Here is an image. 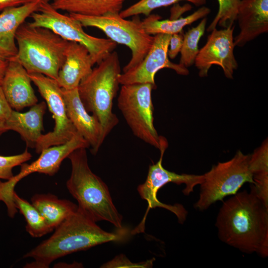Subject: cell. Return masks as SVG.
I'll return each instance as SVG.
<instances>
[{"label": "cell", "instance_id": "22", "mask_svg": "<svg viewBox=\"0 0 268 268\" xmlns=\"http://www.w3.org/2000/svg\"><path fill=\"white\" fill-rule=\"evenodd\" d=\"M125 0H53L55 9L89 16L120 13Z\"/></svg>", "mask_w": 268, "mask_h": 268}, {"label": "cell", "instance_id": "25", "mask_svg": "<svg viewBox=\"0 0 268 268\" xmlns=\"http://www.w3.org/2000/svg\"><path fill=\"white\" fill-rule=\"evenodd\" d=\"M15 206L24 217L26 230L33 237H41L53 231L39 210L15 192L13 196Z\"/></svg>", "mask_w": 268, "mask_h": 268}, {"label": "cell", "instance_id": "24", "mask_svg": "<svg viewBox=\"0 0 268 268\" xmlns=\"http://www.w3.org/2000/svg\"><path fill=\"white\" fill-rule=\"evenodd\" d=\"M253 185L259 198L268 206V145L267 139L250 155Z\"/></svg>", "mask_w": 268, "mask_h": 268}, {"label": "cell", "instance_id": "13", "mask_svg": "<svg viewBox=\"0 0 268 268\" xmlns=\"http://www.w3.org/2000/svg\"><path fill=\"white\" fill-rule=\"evenodd\" d=\"M171 36V34H167L155 35L153 44L143 60L136 67L120 74V84L146 83L156 86L155 75L164 68H171L180 75H188L189 71L187 67L173 63L169 59L168 50Z\"/></svg>", "mask_w": 268, "mask_h": 268}, {"label": "cell", "instance_id": "29", "mask_svg": "<svg viewBox=\"0 0 268 268\" xmlns=\"http://www.w3.org/2000/svg\"><path fill=\"white\" fill-rule=\"evenodd\" d=\"M31 154L25 149L22 153L11 156L0 155V179L9 180L14 175L12 169L29 160Z\"/></svg>", "mask_w": 268, "mask_h": 268}, {"label": "cell", "instance_id": "4", "mask_svg": "<svg viewBox=\"0 0 268 268\" xmlns=\"http://www.w3.org/2000/svg\"><path fill=\"white\" fill-rule=\"evenodd\" d=\"M18 62L29 74L40 73L56 80L69 41L51 30L23 23L15 36Z\"/></svg>", "mask_w": 268, "mask_h": 268}, {"label": "cell", "instance_id": "14", "mask_svg": "<svg viewBox=\"0 0 268 268\" xmlns=\"http://www.w3.org/2000/svg\"><path fill=\"white\" fill-rule=\"evenodd\" d=\"M62 93L68 118L78 134L89 143L92 154L95 155L106 137L102 126L94 115L86 110L78 87L69 90L62 88Z\"/></svg>", "mask_w": 268, "mask_h": 268}, {"label": "cell", "instance_id": "12", "mask_svg": "<svg viewBox=\"0 0 268 268\" xmlns=\"http://www.w3.org/2000/svg\"><path fill=\"white\" fill-rule=\"evenodd\" d=\"M234 26H229L221 30L215 28L211 31L194 63L200 77L206 76L210 67L215 65L221 67L227 78H233L234 71L238 66L234 54Z\"/></svg>", "mask_w": 268, "mask_h": 268}, {"label": "cell", "instance_id": "1", "mask_svg": "<svg viewBox=\"0 0 268 268\" xmlns=\"http://www.w3.org/2000/svg\"><path fill=\"white\" fill-rule=\"evenodd\" d=\"M215 225L219 239L241 252L268 256V206L255 186L238 192L221 205Z\"/></svg>", "mask_w": 268, "mask_h": 268}, {"label": "cell", "instance_id": "36", "mask_svg": "<svg viewBox=\"0 0 268 268\" xmlns=\"http://www.w3.org/2000/svg\"><path fill=\"white\" fill-rule=\"evenodd\" d=\"M8 58L0 52V61H8Z\"/></svg>", "mask_w": 268, "mask_h": 268}, {"label": "cell", "instance_id": "10", "mask_svg": "<svg viewBox=\"0 0 268 268\" xmlns=\"http://www.w3.org/2000/svg\"><path fill=\"white\" fill-rule=\"evenodd\" d=\"M167 146L166 139L161 136L160 159L156 163L149 166L146 180L138 186L137 191L141 199L147 202V213L150 208H165L173 213L177 216L179 223H183L188 214L185 207L180 204L170 205L161 202L157 199V192L161 188L169 183L177 185L184 184L185 188L182 192L185 195L188 196L194 191L196 186L200 185L202 182L203 175L178 174L165 169L162 166V159Z\"/></svg>", "mask_w": 268, "mask_h": 268}, {"label": "cell", "instance_id": "15", "mask_svg": "<svg viewBox=\"0 0 268 268\" xmlns=\"http://www.w3.org/2000/svg\"><path fill=\"white\" fill-rule=\"evenodd\" d=\"M31 82L25 68L18 62L9 59L1 87L12 109L19 111L38 103Z\"/></svg>", "mask_w": 268, "mask_h": 268}, {"label": "cell", "instance_id": "2", "mask_svg": "<svg viewBox=\"0 0 268 268\" xmlns=\"http://www.w3.org/2000/svg\"><path fill=\"white\" fill-rule=\"evenodd\" d=\"M55 229L51 237L24 255V258H31L34 261L24 268H48L61 257L103 243L123 241L129 234L124 227L105 231L78 209Z\"/></svg>", "mask_w": 268, "mask_h": 268}, {"label": "cell", "instance_id": "35", "mask_svg": "<svg viewBox=\"0 0 268 268\" xmlns=\"http://www.w3.org/2000/svg\"><path fill=\"white\" fill-rule=\"evenodd\" d=\"M71 266H72L73 267H76V268H80V267H82V265L80 263H78L76 262L74 263L73 264L71 265H70V264L67 265L66 263H59V264H56L54 267L70 268V267H72Z\"/></svg>", "mask_w": 268, "mask_h": 268}, {"label": "cell", "instance_id": "32", "mask_svg": "<svg viewBox=\"0 0 268 268\" xmlns=\"http://www.w3.org/2000/svg\"><path fill=\"white\" fill-rule=\"evenodd\" d=\"M13 109L9 105L0 85V123H4Z\"/></svg>", "mask_w": 268, "mask_h": 268}, {"label": "cell", "instance_id": "17", "mask_svg": "<svg viewBox=\"0 0 268 268\" xmlns=\"http://www.w3.org/2000/svg\"><path fill=\"white\" fill-rule=\"evenodd\" d=\"M89 147L87 141L77 134L65 143L44 149L39 158L30 164L22 163L18 176L21 179L36 172L53 176L59 171L63 161L72 152L79 148Z\"/></svg>", "mask_w": 268, "mask_h": 268}, {"label": "cell", "instance_id": "6", "mask_svg": "<svg viewBox=\"0 0 268 268\" xmlns=\"http://www.w3.org/2000/svg\"><path fill=\"white\" fill-rule=\"evenodd\" d=\"M200 184L198 200L194 204L203 211L217 201L237 193L246 183L254 185L250 167V155L239 150L230 160L218 162L205 173Z\"/></svg>", "mask_w": 268, "mask_h": 268}, {"label": "cell", "instance_id": "30", "mask_svg": "<svg viewBox=\"0 0 268 268\" xmlns=\"http://www.w3.org/2000/svg\"><path fill=\"white\" fill-rule=\"evenodd\" d=\"M154 259L145 262L133 263L123 254L117 255L110 261L101 266L103 268H151Z\"/></svg>", "mask_w": 268, "mask_h": 268}, {"label": "cell", "instance_id": "11", "mask_svg": "<svg viewBox=\"0 0 268 268\" xmlns=\"http://www.w3.org/2000/svg\"><path fill=\"white\" fill-rule=\"evenodd\" d=\"M29 74L55 121L53 131L42 134L36 143V152L40 153L45 148L67 142L78 133L67 116L62 88L56 80L40 73Z\"/></svg>", "mask_w": 268, "mask_h": 268}, {"label": "cell", "instance_id": "28", "mask_svg": "<svg viewBox=\"0 0 268 268\" xmlns=\"http://www.w3.org/2000/svg\"><path fill=\"white\" fill-rule=\"evenodd\" d=\"M241 0H217L218 11L211 24L207 28L208 32L216 28L217 24L225 28L233 26L236 20L238 7Z\"/></svg>", "mask_w": 268, "mask_h": 268}, {"label": "cell", "instance_id": "7", "mask_svg": "<svg viewBox=\"0 0 268 268\" xmlns=\"http://www.w3.org/2000/svg\"><path fill=\"white\" fill-rule=\"evenodd\" d=\"M119 13L101 16L69 14L83 26L98 28L114 42L124 45L131 50L132 58L124 67V72L136 67L143 60L153 44L154 37L145 31L137 15H134L130 20L122 17Z\"/></svg>", "mask_w": 268, "mask_h": 268}, {"label": "cell", "instance_id": "31", "mask_svg": "<svg viewBox=\"0 0 268 268\" xmlns=\"http://www.w3.org/2000/svg\"><path fill=\"white\" fill-rule=\"evenodd\" d=\"M184 34L183 31L171 35L168 50V57L171 59H175L180 52L183 42Z\"/></svg>", "mask_w": 268, "mask_h": 268}, {"label": "cell", "instance_id": "9", "mask_svg": "<svg viewBox=\"0 0 268 268\" xmlns=\"http://www.w3.org/2000/svg\"><path fill=\"white\" fill-rule=\"evenodd\" d=\"M155 88L146 83L122 85L117 105L133 134L159 149L161 136L153 124L151 98L152 90Z\"/></svg>", "mask_w": 268, "mask_h": 268}, {"label": "cell", "instance_id": "16", "mask_svg": "<svg viewBox=\"0 0 268 268\" xmlns=\"http://www.w3.org/2000/svg\"><path fill=\"white\" fill-rule=\"evenodd\" d=\"M236 20L240 32L234 38V43L241 47L268 32V0H241Z\"/></svg>", "mask_w": 268, "mask_h": 268}, {"label": "cell", "instance_id": "26", "mask_svg": "<svg viewBox=\"0 0 268 268\" xmlns=\"http://www.w3.org/2000/svg\"><path fill=\"white\" fill-rule=\"evenodd\" d=\"M206 22V17H203L197 26L184 34L179 63L182 66L188 68L194 64L200 50L199 43L205 30Z\"/></svg>", "mask_w": 268, "mask_h": 268}, {"label": "cell", "instance_id": "20", "mask_svg": "<svg viewBox=\"0 0 268 268\" xmlns=\"http://www.w3.org/2000/svg\"><path fill=\"white\" fill-rule=\"evenodd\" d=\"M46 102L32 106L24 113L12 110L4 124L8 131L18 133L27 147L35 148L43 130V117L46 112Z\"/></svg>", "mask_w": 268, "mask_h": 268}, {"label": "cell", "instance_id": "21", "mask_svg": "<svg viewBox=\"0 0 268 268\" xmlns=\"http://www.w3.org/2000/svg\"><path fill=\"white\" fill-rule=\"evenodd\" d=\"M31 203L53 230L78 209L77 205L72 202L60 199L51 194H35L31 198Z\"/></svg>", "mask_w": 268, "mask_h": 268}, {"label": "cell", "instance_id": "23", "mask_svg": "<svg viewBox=\"0 0 268 268\" xmlns=\"http://www.w3.org/2000/svg\"><path fill=\"white\" fill-rule=\"evenodd\" d=\"M210 12V9L203 6L192 14L185 17L160 20L161 17L156 14H149L141 25L145 31L150 35L167 34L172 35L183 31L184 27L198 20L203 18Z\"/></svg>", "mask_w": 268, "mask_h": 268}, {"label": "cell", "instance_id": "19", "mask_svg": "<svg viewBox=\"0 0 268 268\" xmlns=\"http://www.w3.org/2000/svg\"><path fill=\"white\" fill-rule=\"evenodd\" d=\"M94 64L85 46L69 41L65 52V60L56 81L64 89L77 88L81 80L92 71Z\"/></svg>", "mask_w": 268, "mask_h": 268}, {"label": "cell", "instance_id": "5", "mask_svg": "<svg viewBox=\"0 0 268 268\" xmlns=\"http://www.w3.org/2000/svg\"><path fill=\"white\" fill-rule=\"evenodd\" d=\"M80 81V98L87 111L101 123L106 137L119 123L113 101L119 89L121 67L118 53L111 52Z\"/></svg>", "mask_w": 268, "mask_h": 268}, {"label": "cell", "instance_id": "27", "mask_svg": "<svg viewBox=\"0 0 268 268\" xmlns=\"http://www.w3.org/2000/svg\"><path fill=\"white\" fill-rule=\"evenodd\" d=\"M181 0L191 2L197 6L203 5L206 3V0H140L121 11L119 14L124 18L140 14L147 16L157 8L167 6Z\"/></svg>", "mask_w": 268, "mask_h": 268}, {"label": "cell", "instance_id": "8", "mask_svg": "<svg viewBox=\"0 0 268 268\" xmlns=\"http://www.w3.org/2000/svg\"><path fill=\"white\" fill-rule=\"evenodd\" d=\"M30 17L31 21L28 23L30 26L48 28L67 41L85 46L95 64H99L117 46V43L109 38H98L86 33L79 21L69 14L61 13L49 0L43 2Z\"/></svg>", "mask_w": 268, "mask_h": 268}, {"label": "cell", "instance_id": "3", "mask_svg": "<svg viewBox=\"0 0 268 268\" xmlns=\"http://www.w3.org/2000/svg\"><path fill=\"white\" fill-rule=\"evenodd\" d=\"M86 148H79L67 157L71 172L66 186L78 202V210L96 222L105 220L117 228H123V217L112 201L109 189L90 169Z\"/></svg>", "mask_w": 268, "mask_h": 268}, {"label": "cell", "instance_id": "34", "mask_svg": "<svg viewBox=\"0 0 268 268\" xmlns=\"http://www.w3.org/2000/svg\"><path fill=\"white\" fill-rule=\"evenodd\" d=\"M7 64L8 61H0V85L1 84Z\"/></svg>", "mask_w": 268, "mask_h": 268}, {"label": "cell", "instance_id": "33", "mask_svg": "<svg viewBox=\"0 0 268 268\" xmlns=\"http://www.w3.org/2000/svg\"><path fill=\"white\" fill-rule=\"evenodd\" d=\"M36 0H0V12L8 7L20 5Z\"/></svg>", "mask_w": 268, "mask_h": 268}, {"label": "cell", "instance_id": "18", "mask_svg": "<svg viewBox=\"0 0 268 268\" xmlns=\"http://www.w3.org/2000/svg\"><path fill=\"white\" fill-rule=\"evenodd\" d=\"M49 0H36L8 7L0 12V52L8 59L17 53L15 36L28 17L38 11L42 3Z\"/></svg>", "mask_w": 268, "mask_h": 268}]
</instances>
